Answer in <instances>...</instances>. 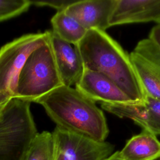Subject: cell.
<instances>
[{
    "instance_id": "obj_1",
    "label": "cell",
    "mask_w": 160,
    "mask_h": 160,
    "mask_svg": "<svg viewBox=\"0 0 160 160\" xmlns=\"http://www.w3.org/2000/svg\"><path fill=\"white\" fill-rule=\"evenodd\" d=\"M35 102L44 108L59 128L101 142L108 136L102 111L76 88L62 85Z\"/></svg>"
},
{
    "instance_id": "obj_2",
    "label": "cell",
    "mask_w": 160,
    "mask_h": 160,
    "mask_svg": "<svg viewBox=\"0 0 160 160\" xmlns=\"http://www.w3.org/2000/svg\"><path fill=\"white\" fill-rule=\"evenodd\" d=\"M74 46L81 57L84 69L105 75L134 102L144 98L129 54L106 31L89 29Z\"/></svg>"
},
{
    "instance_id": "obj_3",
    "label": "cell",
    "mask_w": 160,
    "mask_h": 160,
    "mask_svg": "<svg viewBox=\"0 0 160 160\" xmlns=\"http://www.w3.org/2000/svg\"><path fill=\"white\" fill-rule=\"evenodd\" d=\"M62 85L49 38L28 58L18 75L14 97L35 102Z\"/></svg>"
},
{
    "instance_id": "obj_4",
    "label": "cell",
    "mask_w": 160,
    "mask_h": 160,
    "mask_svg": "<svg viewBox=\"0 0 160 160\" xmlns=\"http://www.w3.org/2000/svg\"><path fill=\"white\" fill-rule=\"evenodd\" d=\"M30 102L14 98L0 118V160H22L38 131Z\"/></svg>"
},
{
    "instance_id": "obj_5",
    "label": "cell",
    "mask_w": 160,
    "mask_h": 160,
    "mask_svg": "<svg viewBox=\"0 0 160 160\" xmlns=\"http://www.w3.org/2000/svg\"><path fill=\"white\" fill-rule=\"evenodd\" d=\"M49 31L22 35L0 48V91L14 97L18 75L30 54L48 42Z\"/></svg>"
},
{
    "instance_id": "obj_6",
    "label": "cell",
    "mask_w": 160,
    "mask_h": 160,
    "mask_svg": "<svg viewBox=\"0 0 160 160\" xmlns=\"http://www.w3.org/2000/svg\"><path fill=\"white\" fill-rule=\"evenodd\" d=\"M55 144L54 160H105L114 146L56 127L52 132Z\"/></svg>"
},
{
    "instance_id": "obj_7",
    "label": "cell",
    "mask_w": 160,
    "mask_h": 160,
    "mask_svg": "<svg viewBox=\"0 0 160 160\" xmlns=\"http://www.w3.org/2000/svg\"><path fill=\"white\" fill-rule=\"evenodd\" d=\"M129 57L144 96L160 100V48L149 38L143 39Z\"/></svg>"
},
{
    "instance_id": "obj_8",
    "label": "cell",
    "mask_w": 160,
    "mask_h": 160,
    "mask_svg": "<svg viewBox=\"0 0 160 160\" xmlns=\"http://www.w3.org/2000/svg\"><path fill=\"white\" fill-rule=\"evenodd\" d=\"M101 108L121 118H128L154 135L160 136V100L144 96L139 101L101 104Z\"/></svg>"
},
{
    "instance_id": "obj_9",
    "label": "cell",
    "mask_w": 160,
    "mask_h": 160,
    "mask_svg": "<svg viewBox=\"0 0 160 160\" xmlns=\"http://www.w3.org/2000/svg\"><path fill=\"white\" fill-rule=\"evenodd\" d=\"M75 88L94 102L126 104L134 101L111 79L98 72L84 69Z\"/></svg>"
},
{
    "instance_id": "obj_10",
    "label": "cell",
    "mask_w": 160,
    "mask_h": 160,
    "mask_svg": "<svg viewBox=\"0 0 160 160\" xmlns=\"http://www.w3.org/2000/svg\"><path fill=\"white\" fill-rule=\"evenodd\" d=\"M116 0H77L65 12L87 31H104L110 27L109 21Z\"/></svg>"
},
{
    "instance_id": "obj_11",
    "label": "cell",
    "mask_w": 160,
    "mask_h": 160,
    "mask_svg": "<svg viewBox=\"0 0 160 160\" xmlns=\"http://www.w3.org/2000/svg\"><path fill=\"white\" fill-rule=\"evenodd\" d=\"M160 19V0H116L109 26L157 21Z\"/></svg>"
},
{
    "instance_id": "obj_12",
    "label": "cell",
    "mask_w": 160,
    "mask_h": 160,
    "mask_svg": "<svg viewBox=\"0 0 160 160\" xmlns=\"http://www.w3.org/2000/svg\"><path fill=\"white\" fill-rule=\"evenodd\" d=\"M49 41L63 85L76 86L84 71L78 51L74 46L72 47L54 35L52 31H49Z\"/></svg>"
},
{
    "instance_id": "obj_13",
    "label": "cell",
    "mask_w": 160,
    "mask_h": 160,
    "mask_svg": "<svg viewBox=\"0 0 160 160\" xmlns=\"http://www.w3.org/2000/svg\"><path fill=\"white\" fill-rule=\"evenodd\" d=\"M119 154L124 160H156L160 158V141L156 135L143 130L130 138Z\"/></svg>"
},
{
    "instance_id": "obj_14",
    "label": "cell",
    "mask_w": 160,
    "mask_h": 160,
    "mask_svg": "<svg viewBox=\"0 0 160 160\" xmlns=\"http://www.w3.org/2000/svg\"><path fill=\"white\" fill-rule=\"evenodd\" d=\"M51 23L52 33L73 46L77 45L88 31L64 10L58 11L51 18Z\"/></svg>"
},
{
    "instance_id": "obj_15",
    "label": "cell",
    "mask_w": 160,
    "mask_h": 160,
    "mask_svg": "<svg viewBox=\"0 0 160 160\" xmlns=\"http://www.w3.org/2000/svg\"><path fill=\"white\" fill-rule=\"evenodd\" d=\"M55 144L52 132H38L31 141L22 160H54Z\"/></svg>"
},
{
    "instance_id": "obj_16",
    "label": "cell",
    "mask_w": 160,
    "mask_h": 160,
    "mask_svg": "<svg viewBox=\"0 0 160 160\" xmlns=\"http://www.w3.org/2000/svg\"><path fill=\"white\" fill-rule=\"evenodd\" d=\"M31 5L28 0H0V22L27 11Z\"/></svg>"
},
{
    "instance_id": "obj_17",
    "label": "cell",
    "mask_w": 160,
    "mask_h": 160,
    "mask_svg": "<svg viewBox=\"0 0 160 160\" xmlns=\"http://www.w3.org/2000/svg\"><path fill=\"white\" fill-rule=\"evenodd\" d=\"M77 0H57V1H30L31 5L38 6H48L59 11L66 9Z\"/></svg>"
},
{
    "instance_id": "obj_18",
    "label": "cell",
    "mask_w": 160,
    "mask_h": 160,
    "mask_svg": "<svg viewBox=\"0 0 160 160\" xmlns=\"http://www.w3.org/2000/svg\"><path fill=\"white\" fill-rule=\"evenodd\" d=\"M12 98H14L11 94L0 91V118Z\"/></svg>"
},
{
    "instance_id": "obj_19",
    "label": "cell",
    "mask_w": 160,
    "mask_h": 160,
    "mask_svg": "<svg viewBox=\"0 0 160 160\" xmlns=\"http://www.w3.org/2000/svg\"><path fill=\"white\" fill-rule=\"evenodd\" d=\"M149 38L160 48V24H157L152 28Z\"/></svg>"
},
{
    "instance_id": "obj_20",
    "label": "cell",
    "mask_w": 160,
    "mask_h": 160,
    "mask_svg": "<svg viewBox=\"0 0 160 160\" xmlns=\"http://www.w3.org/2000/svg\"><path fill=\"white\" fill-rule=\"evenodd\" d=\"M105 160H124L123 159L120 154L119 151H116L115 152L112 153L110 156H109L108 158H106Z\"/></svg>"
},
{
    "instance_id": "obj_21",
    "label": "cell",
    "mask_w": 160,
    "mask_h": 160,
    "mask_svg": "<svg viewBox=\"0 0 160 160\" xmlns=\"http://www.w3.org/2000/svg\"><path fill=\"white\" fill-rule=\"evenodd\" d=\"M158 24H160V19L157 21V22H156Z\"/></svg>"
}]
</instances>
